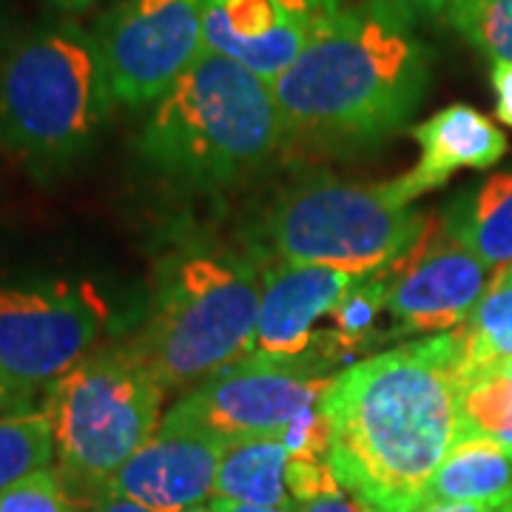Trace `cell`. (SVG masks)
I'll list each match as a JSON object with an SVG mask.
<instances>
[{"instance_id":"7","label":"cell","mask_w":512,"mask_h":512,"mask_svg":"<svg viewBox=\"0 0 512 512\" xmlns=\"http://www.w3.org/2000/svg\"><path fill=\"white\" fill-rule=\"evenodd\" d=\"M265 234L282 262L365 276L402 259L424 234V217L410 208L393 180L379 185L311 180L279 197Z\"/></svg>"},{"instance_id":"25","label":"cell","mask_w":512,"mask_h":512,"mask_svg":"<svg viewBox=\"0 0 512 512\" xmlns=\"http://www.w3.org/2000/svg\"><path fill=\"white\" fill-rule=\"evenodd\" d=\"M288 447V458H308V461H328L330 456V421L325 402L313 404L299 413L279 436Z\"/></svg>"},{"instance_id":"31","label":"cell","mask_w":512,"mask_h":512,"mask_svg":"<svg viewBox=\"0 0 512 512\" xmlns=\"http://www.w3.org/2000/svg\"><path fill=\"white\" fill-rule=\"evenodd\" d=\"M387 3H393L410 20L436 18V15H444L450 6V0H387Z\"/></svg>"},{"instance_id":"29","label":"cell","mask_w":512,"mask_h":512,"mask_svg":"<svg viewBox=\"0 0 512 512\" xmlns=\"http://www.w3.org/2000/svg\"><path fill=\"white\" fill-rule=\"evenodd\" d=\"M299 512H370V510H367L362 501H356L348 490H336V493L319 495V498H313V501L299 504Z\"/></svg>"},{"instance_id":"1","label":"cell","mask_w":512,"mask_h":512,"mask_svg":"<svg viewBox=\"0 0 512 512\" xmlns=\"http://www.w3.org/2000/svg\"><path fill=\"white\" fill-rule=\"evenodd\" d=\"M458 333L384 350L336 373L328 464L370 512H416L458 441Z\"/></svg>"},{"instance_id":"19","label":"cell","mask_w":512,"mask_h":512,"mask_svg":"<svg viewBox=\"0 0 512 512\" xmlns=\"http://www.w3.org/2000/svg\"><path fill=\"white\" fill-rule=\"evenodd\" d=\"M467 439L512 444V359L458 373V441Z\"/></svg>"},{"instance_id":"12","label":"cell","mask_w":512,"mask_h":512,"mask_svg":"<svg viewBox=\"0 0 512 512\" xmlns=\"http://www.w3.org/2000/svg\"><path fill=\"white\" fill-rule=\"evenodd\" d=\"M345 0H205L202 35L217 55L274 83Z\"/></svg>"},{"instance_id":"26","label":"cell","mask_w":512,"mask_h":512,"mask_svg":"<svg viewBox=\"0 0 512 512\" xmlns=\"http://www.w3.org/2000/svg\"><path fill=\"white\" fill-rule=\"evenodd\" d=\"M285 478H288V490H291V498L296 504H305V501H313V498H319V495L342 490V484L336 481L328 461L288 458Z\"/></svg>"},{"instance_id":"36","label":"cell","mask_w":512,"mask_h":512,"mask_svg":"<svg viewBox=\"0 0 512 512\" xmlns=\"http://www.w3.org/2000/svg\"><path fill=\"white\" fill-rule=\"evenodd\" d=\"M183 512H214V507H205V504H200V507H191V510H183Z\"/></svg>"},{"instance_id":"8","label":"cell","mask_w":512,"mask_h":512,"mask_svg":"<svg viewBox=\"0 0 512 512\" xmlns=\"http://www.w3.org/2000/svg\"><path fill=\"white\" fill-rule=\"evenodd\" d=\"M325 353L296 359L248 353L185 393L168 413L197 424L222 441L279 439L288 424L325 402L336 373Z\"/></svg>"},{"instance_id":"28","label":"cell","mask_w":512,"mask_h":512,"mask_svg":"<svg viewBox=\"0 0 512 512\" xmlns=\"http://www.w3.org/2000/svg\"><path fill=\"white\" fill-rule=\"evenodd\" d=\"M83 498H86V512H154L143 504H137V501H131L128 495L114 493L111 487H103V490L83 495Z\"/></svg>"},{"instance_id":"17","label":"cell","mask_w":512,"mask_h":512,"mask_svg":"<svg viewBox=\"0 0 512 512\" xmlns=\"http://www.w3.org/2000/svg\"><path fill=\"white\" fill-rule=\"evenodd\" d=\"M441 222L490 271H507L512 265V168L461 191Z\"/></svg>"},{"instance_id":"33","label":"cell","mask_w":512,"mask_h":512,"mask_svg":"<svg viewBox=\"0 0 512 512\" xmlns=\"http://www.w3.org/2000/svg\"><path fill=\"white\" fill-rule=\"evenodd\" d=\"M493 507H484V504H430V507H421L416 512H490Z\"/></svg>"},{"instance_id":"2","label":"cell","mask_w":512,"mask_h":512,"mask_svg":"<svg viewBox=\"0 0 512 512\" xmlns=\"http://www.w3.org/2000/svg\"><path fill=\"white\" fill-rule=\"evenodd\" d=\"M433 77V52L387 0L345 3L271 83L285 134L325 148L370 146L402 128Z\"/></svg>"},{"instance_id":"22","label":"cell","mask_w":512,"mask_h":512,"mask_svg":"<svg viewBox=\"0 0 512 512\" xmlns=\"http://www.w3.org/2000/svg\"><path fill=\"white\" fill-rule=\"evenodd\" d=\"M444 18L493 63H512V0H450Z\"/></svg>"},{"instance_id":"15","label":"cell","mask_w":512,"mask_h":512,"mask_svg":"<svg viewBox=\"0 0 512 512\" xmlns=\"http://www.w3.org/2000/svg\"><path fill=\"white\" fill-rule=\"evenodd\" d=\"M413 137L421 146L419 165L393 180L407 202L444 185L461 168H490L507 154L504 131L467 103L436 111L413 128Z\"/></svg>"},{"instance_id":"13","label":"cell","mask_w":512,"mask_h":512,"mask_svg":"<svg viewBox=\"0 0 512 512\" xmlns=\"http://www.w3.org/2000/svg\"><path fill=\"white\" fill-rule=\"evenodd\" d=\"M228 441L174 413H165L154 436L111 476L106 487L154 512H183L214 495Z\"/></svg>"},{"instance_id":"20","label":"cell","mask_w":512,"mask_h":512,"mask_svg":"<svg viewBox=\"0 0 512 512\" xmlns=\"http://www.w3.org/2000/svg\"><path fill=\"white\" fill-rule=\"evenodd\" d=\"M461 370L512 359V265L495 276L470 319L456 328Z\"/></svg>"},{"instance_id":"9","label":"cell","mask_w":512,"mask_h":512,"mask_svg":"<svg viewBox=\"0 0 512 512\" xmlns=\"http://www.w3.org/2000/svg\"><path fill=\"white\" fill-rule=\"evenodd\" d=\"M103 325L106 308L86 285L0 279V376L37 393L92 353Z\"/></svg>"},{"instance_id":"10","label":"cell","mask_w":512,"mask_h":512,"mask_svg":"<svg viewBox=\"0 0 512 512\" xmlns=\"http://www.w3.org/2000/svg\"><path fill=\"white\" fill-rule=\"evenodd\" d=\"M205 0H117L94 26L114 100L151 106L202 55Z\"/></svg>"},{"instance_id":"18","label":"cell","mask_w":512,"mask_h":512,"mask_svg":"<svg viewBox=\"0 0 512 512\" xmlns=\"http://www.w3.org/2000/svg\"><path fill=\"white\" fill-rule=\"evenodd\" d=\"M288 447L282 439H245L225 447L214 495L220 501L251 507L296 504L288 490Z\"/></svg>"},{"instance_id":"16","label":"cell","mask_w":512,"mask_h":512,"mask_svg":"<svg viewBox=\"0 0 512 512\" xmlns=\"http://www.w3.org/2000/svg\"><path fill=\"white\" fill-rule=\"evenodd\" d=\"M512 501V444L490 439L458 441L441 461L421 495L430 504H484L498 507Z\"/></svg>"},{"instance_id":"30","label":"cell","mask_w":512,"mask_h":512,"mask_svg":"<svg viewBox=\"0 0 512 512\" xmlns=\"http://www.w3.org/2000/svg\"><path fill=\"white\" fill-rule=\"evenodd\" d=\"M32 404H35V393H29V390H23V387L0 376V416L15 413V410H29Z\"/></svg>"},{"instance_id":"35","label":"cell","mask_w":512,"mask_h":512,"mask_svg":"<svg viewBox=\"0 0 512 512\" xmlns=\"http://www.w3.org/2000/svg\"><path fill=\"white\" fill-rule=\"evenodd\" d=\"M490 512H512V501H507V504H498V507H493Z\"/></svg>"},{"instance_id":"24","label":"cell","mask_w":512,"mask_h":512,"mask_svg":"<svg viewBox=\"0 0 512 512\" xmlns=\"http://www.w3.org/2000/svg\"><path fill=\"white\" fill-rule=\"evenodd\" d=\"M0 512H86V498L72 490L60 467H43L0 493Z\"/></svg>"},{"instance_id":"6","label":"cell","mask_w":512,"mask_h":512,"mask_svg":"<svg viewBox=\"0 0 512 512\" xmlns=\"http://www.w3.org/2000/svg\"><path fill=\"white\" fill-rule=\"evenodd\" d=\"M165 387L134 345H111L46 387L55 464L77 495L103 490L160 427Z\"/></svg>"},{"instance_id":"32","label":"cell","mask_w":512,"mask_h":512,"mask_svg":"<svg viewBox=\"0 0 512 512\" xmlns=\"http://www.w3.org/2000/svg\"><path fill=\"white\" fill-rule=\"evenodd\" d=\"M214 512H299V504H285V507H251V504H234V501H211Z\"/></svg>"},{"instance_id":"27","label":"cell","mask_w":512,"mask_h":512,"mask_svg":"<svg viewBox=\"0 0 512 512\" xmlns=\"http://www.w3.org/2000/svg\"><path fill=\"white\" fill-rule=\"evenodd\" d=\"M490 83L495 92V117L512 128V63H493Z\"/></svg>"},{"instance_id":"3","label":"cell","mask_w":512,"mask_h":512,"mask_svg":"<svg viewBox=\"0 0 512 512\" xmlns=\"http://www.w3.org/2000/svg\"><path fill=\"white\" fill-rule=\"evenodd\" d=\"M285 137L271 83L205 46L151 103L137 151L165 180L211 191L254 174Z\"/></svg>"},{"instance_id":"4","label":"cell","mask_w":512,"mask_h":512,"mask_svg":"<svg viewBox=\"0 0 512 512\" xmlns=\"http://www.w3.org/2000/svg\"><path fill=\"white\" fill-rule=\"evenodd\" d=\"M111 106L100 46L74 20L35 26L0 52V146L40 174L80 160Z\"/></svg>"},{"instance_id":"23","label":"cell","mask_w":512,"mask_h":512,"mask_svg":"<svg viewBox=\"0 0 512 512\" xmlns=\"http://www.w3.org/2000/svg\"><path fill=\"white\" fill-rule=\"evenodd\" d=\"M387 268L376 271V274L359 276L330 313L333 330H330L328 339H333L342 350L370 339V333L379 322V313L387 308V288H390V271Z\"/></svg>"},{"instance_id":"34","label":"cell","mask_w":512,"mask_h":512,"mask_svg":"<svg viewBox=\"0 0 512 512\" xmlns=\"http://www.w3.org/2000/svg\"><path fill=\"white\" fill-rule=\"evenodd\" d=\"M52 6H57L60 12H66V15H77V12H86V9H92L97 0H49Z\"/></svg>"},{"instance_id":"11","label":"cell","mask_w":512,"mask_h":512,"mask_svg":"<svg viewBox=\"0 0 512 512\" xmlns=\"http://www.w3.org/2000/svg\"><path fill=\"white\" fill-rule=\"evenodd\" d=\"M413 248L387 268V311L396 330L404 336H439L461 328L487 293L490 268L444 222L439 237L427 242L424 228L419 251Z\"/></svg>"},{"instance_id":"14","label":"cell","mask_w":512,"mask_h":512,"mask_svg":"<svg viewBox=\"0 0 512 512\" xmlns=\"http://www.w3.org/2000/svg\"><path fill=\"white\" fill-rule=\"evenodd\" d=\"M359 276L333 271L325 265L282 262L262 276V296L256 313L254 353L296 359L316 348L313 328L339 305ZM328 356V353H325Z\"/></svg>"},{"instance_id":"21","label":"cell","mask_w":512,"mask_h":512,"mask_svg":"<svg viewBox=\"0 0 512 512\" xmlns=\"http://www.w3.org/2000/svg\"><path fill=\"white\" fill-rule=\"evenodd\" d=\"M55 464V433L46 410H15L0 416V493Z\"/></svg>"},{"instance_id":"5","label":"cell","mask_w":512,"mask_h":512,"mask_svg":"<svg viewBox=\"0 0 512 512\" xmlns=\"http://www.w3.org/2000/svg\"><path fill=\"white\" fill-rule=\"evenodd\" d=\"M262 274L248 256L185 248L160 271L146 325L131 342L165 390L197 387L254 353Z\"/></svg>"}]
</instances>
